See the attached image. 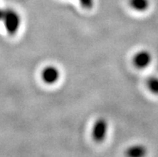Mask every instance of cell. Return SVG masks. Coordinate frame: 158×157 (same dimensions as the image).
I'll use <instances>...</instances> for the list:
<instances>
[{
	"instance_id": "6da1fadb",
	"label": "cell",
	"mask_w": 158,
	"mask_h": 157,
	"mask_svg": "<svg viewBox=\"0 0 158 157\" xmlns=\"http://www.w3.org/2000/svg\"><path fill=\"white\" fill-rule=\"evenodd\" d=\"M2 21L6 31L10 35H15L19 29L21 18L18 12L13 9H6L4 10Z\"/></svg>"
},
{
	"instance_id": "7a4b0ae2",
	"label": "cell",
	"mask_w": 158,
	"mask_h": 157,
	"mask_svg": "<svg viewBox=\"0 0 158 157\" xmlns=\"http://www.w3.org/2000/svg\"><path fill=\"white\" fill-rule=\"evenodd\" d=\"M108 121L104 118H99L92 127V138L97 143L103 142L108 133Z\"/></svg>"
},
{
	"instance_id": "3957f363",
	"label": "cell",
	"mask_w": 158,
	"mask_h": 157,
	"mask_svg": "<svg viewBox=\"0 0 158 157\" xmlns=\"http://www.w3.org/2000/svg\"><path fill=\"white\" fill-rule=\"evenodd\" d=\"M152 60V54L147 50L139 51L133 56L132 63L138 69H144L150 65Z\"/></svg>"
},
{
	"instance_id": "277c9868",
	"label": "cell",
	"mask_w": 158,
	"mask_h": 157,
	"mask_svg": "<svg viewBox=\"0 0 158 157\" xmlns=\"http://www.w3.org/2000/svg\"><path fill=\"white\" fill-rule=\"evenodd\" d=\"M60 76L59 69L55 66H47L41 72L43 81L47 84H54L58 82Z\"/></svg>"
},
{
	"instance_id": "5b68a950",
	"label": "cell",
	"mask_w": 158,
	"mask_h": 157,
	"mask_svg": "<svg viewBox=\"0 0 158 157\" xmlns=\"http://www.w3.org/2000/svg\"><path fill=\"white\" fill-rule=\"evenodd\" d=\"M146 147L143 145L131 146L126 150V155L130 157H141L146 155Z\"/></svg>"
},
{
	"instance_id": "8992f818",
	"label": "cell",
	"mask_w": 158,
	"mask_h": 157,
	"mask_svg": "<svg viewBox=\"0 0 158 157\" xmlns=\"http://www.w3.org/2000/svg\"><path fill=\"white\" fill-rule=\"evenodd\" d=\"M129 5L133 10L143 12L148 10L150 2L149 0H129Z\"/></svg>"
},
{
	"instance_id": "52a82bcc",
	"label": "cell",
	"mask_w": 158,
	"mask_h": 157,
	"mask_svg": "<svg viewBox=\"0 0 158 157\" xmlns=\"http://www.w3.org/2000/svg\"><path fill=\"white\" fill-rule=\"evenodd\" d=\"M146 86L148 89L152 94L158 96V77L157 76H150L147 79Z\"/></svg>"
},
{
	"instance_id": "ba28073f",
	"label": "cell",
	"mask_w": 158,
	"mask_h": 157,
	"mask_svg": "<svg viewBox=\"0 0 158 157\" xmlns=\"http://www.w3.org/2000/svg\"><path fill=\"white\" fill-rule=\"evenodd\" d=\"M80 5L84 9L90 10L94 6V0H79Z\"/></svg>"
},
{
	"instance_id": "9c48e42d",
	"label": "cell",
	"mask_w": 158,
	"mask_h": 157,
	"mask_svg": "<svg viewBox=\"0 0 158 157\" xmlns=\"http://www.w3.org/2000/svg\"><path fill=\"white\" fill-rule=\"evenodd\" d=\"M3 14H4V10H2L1 8H0V20H2V18H3Z\"/></svg>"
}]
</instances>
